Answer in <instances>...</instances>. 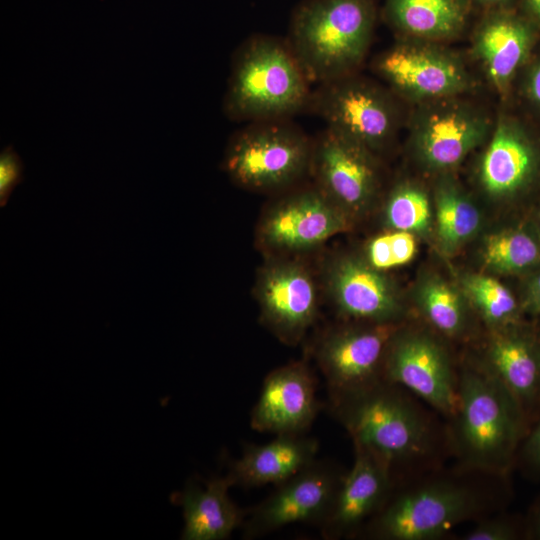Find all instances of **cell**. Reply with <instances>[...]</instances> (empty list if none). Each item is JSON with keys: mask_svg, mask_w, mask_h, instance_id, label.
Here are the masks:
<instances>
[{"mask_svg": "<svg viewBox=\"0 0 540 540\" xmlns=\"http://www.w3.org/2000/svg\"><path fill=\"white\" fill-rule=\"evenodd\" d=\"M323 287L338 313L366 323H394L403 306L390 277L360 254L340 253L324 263Z\"/></svg>", "mask_w": 540, "mask_h": 540, "instance_id": "cell-12", "label": "cell"}, {"mask_svg": "<svg viewBox=\"0 0 540 540\" xmlns=\"http://www.w3.org/2000/svg\"><path fill=\"white\" fill-rule=\"evenodd\" d=\"M522 456L526 464L540 471V420L527 435L522 447Z\"/></svg>", "mask_w": 540, "mask_h": 540, "instance_id": "cell-33", "label": "cell"}, {"mask_svg": "<svg viewBox=\"0 0 540 540\" xmlns=\"http://www.w3.org/2000/svg\"><path fill=\"white\" fill-rule=\"evenodd\" d=\"M254 293L262 322L286 344L299 342L317 317V284L297 257H268Z\"/></svg>", "mask_w": 540, "mask_h": 540, "instance_id": "cell-9", "label": "cell"}, {"mask_svg": "<svg viewBox=\"0 0 540 540\" xmlns=\"http://www.w3.org/2000/svg\"><path fill=\"white\" fill-rule=\"evenodd\" d=\"M416 253L414 234L387 230L370 239L360 254L372 267L386 271L412 260Z\"/></svg>", "mask_w": 540, "mask_h": 540, "instance_id": "cell-30", "label": "cell"}, {"mask_svg": "<svg viewBox=\"0 0 540 540\" xmlns=\"http://www.w3.org/2000/svg\"><path fill=\"white\" fill-rule=\"evenodd\" d=\"M382 372L390 384L402 385L441 413L455 416L458 380L445 349L430 335L397 330L388 344Z\"/></svg>", "mask_w": 540, "mask_h": 540, "instance_id": "cell-10", "label": "cell"}, {"mask_svg": "<svg viewBox=\"0 0 540 540\" xmlns=\"http://www.w3.org/2000/svg\"><path fill=\"white\" fill-rule=\"evenodd\" d=\"M530 41L528 26L512 16H494L483 25L478 48L497 87L506 86L523 61Z\"/></svg>", "mask_w": 540, "mask_h": 540, "instance_id": "cell-23", "label": "cell"}, {"mask_svg": "<svg viewBox=\"0 0 540 540\" xmlns=\"http://www.w3.org/2000/svg\"><path fill=\"white\" fill-rule=\"evenodd\" d=\"M335 411L359 444L390 465L425 452L429 430L414 407L379 382L334 397Z\"/></svg>", "mask_w": 540, "mask_h": 540, "instance_id": "cell-5", "label": "cell"}, {"mask_svg": "<svg viewBox=\"0 0 540 540\" xmlns=\"http://www.w3.org/2000/svg\"><path fill=\"white\" fill-rule=\"evenodd\" d=\"M487 368L516 398L526 416L540 402V347L512 327L495 329Z\"/></svg>", "mask_w": 540, "mask_h": 540, "instance_id": "cell-20", "label": "cell"}, {"mask_svg": "<svg viewBox=\"0 0 540 540\" xmlns=\"http://www.w3.org/2000/svg\"><path fill=\"white\" fill-rule=\"evenodd\" d=\"M355 446V460L343 477L334 504L322 523L324 537L342 536L355 529L383 502L389 487L390 464L371 450Z\"/></svg>", "mask_w": 540, "mask_h": 540, "instance_id": "cell-16", "label": "cell"}, {"mask_svg": "<svg viewBox=\"0 0 540 540\" xmlns=\"http://www.w3.org/2000/svg\"><path fill=\"white\" fill-rule=\"evenodd\" d=\"M529 94L540 105V63L533 69L529 79Z\"/></svg>", "mask_w": 540, "mask_h": 540, "instance_id": "cell-34", "label": "cell"}, {"mask_svg": "<svg viewBox=\"0 0 540 540\" xmlns=\"http://www.w3.org/2000/svg\"><path fill=\"white\" fill-rule=\"evenodd\" d=\"M205 485L202 489L189 482L171 497L183 508V540H223L244 521V513L228 494L234 485L229 475L213 477Z\"/></svg>", "mask_w": 540, "mask_h": 540, "instance_id": "cell-21", "label": "cell"}, {"mask_svg": "<svg viewBox=\"0 0 540 540\" xmlns=\"http://www.w3.org/2000/svg\"><path fill=\"white\" fill-rule=\"evenodd\" d=\"M436 234L440 249L454 254L479 231L481 214L475 204L451 182L435 191Z\"/></svg>", "mask_w": 540, "mask_h": 540, "instance_id": "cell-25", "label": "cell"}, {"mask_svg": "<svg viewBox=\"0 0 540 540\" xmlns=\"http://www.w3.org/2000/svg\"><path fill=\"white\" fill-rule=\"evenodd\" d=\"M311 155L312 140L289 119L257 121L231 137L221 167L241 188L280 192L309 175Z\"/></svg>", "mask_w": 540, "mask_h": 540, "instance_id": "cell-4", "label": "cell"}, {"mask_svg": "<svg viewBox=\"0 0 540 540\" xmlns=\"http://www.w3.org/2000/svg\"><path fill=\"white\" fill-rule=\"evenodd\" d=\"M318 442L300 434H281L269 443L246 447L229 472L234 485L280 484L316 461Z\"/></svg>", "mask_w": 540, "mask_h": 540, "instance_id": "cell-19", "label": "cell"}, {"mask_svg": "<svg viewBox=\"0 0 540 540\" xmlns=\"http://www.w3.org/2000/svg\"><path fill=\"white\" fill-rule=\"evenodd\" d=\"M417 303L425 318L448 336L461 334L466 327V309L460 293L438 276H429L417 289Z\"/></svg>", "mask_w": 540, "mask_h": 540, "instance_id": "cell-26", "label": "cell"}, {"mask_svg": "<svg viewBox=\"0 0 540 540\" xmlns=\"http://www.w3.org/2000/svg\"><path fill=\"white\" fill-rule=\"evenodd\" d=\"M397 331L394 323H367L334 329L316 348V361L333 397L377 383L388 344Z\"/></svg>", "mask_w": 540, "mask_h": 540, "instance_id": "cell-13", "label": "cell"}, {"mask_svg": "<svg viewBox=\"0 0 540 540\" xmlns=\"http://www.w3.org/2000/svg\"><path fill=\"white\" fill-rule=\"evenodd\" d=\"M527 2L532 13L540 21V0H527Z\"/></svg>", "mask_w": 540, "mask_h": 540, "instance_id": "cell-37", "label": "cell"}, {"mask_svg": "<svg viewBox=\"0 0 540 540\" xmlns=\"http://www.w3.org/2000/svg\"><path fill=\"white\" fill-rule=\"evenodd\" d=\"M381 220L388 230L426 235L432 224V211L427 194L412 183L397 184L385 200Z\"/></svg>", "mask_w": 540, "mask_h": 540, "instance_id": "cell-27", "label": "cell"}, {"mask_svg": "<svg viewBox=\"0 0 540 540\" xmlns=\"http://www.w3.org/2000/svg\"><path fill=\"white\" fill-rule=\"evenodd\" d=\"M462 285L468 298L483 319L495 329L514 322L516 301L512 293L498 280L483 274H468Z\"/></svg>", "mask_w": 540, "mask_h": 540, "instance_id": "cell-29", "label": "cell"}, {"mask_svg": "<svg viewBox=\"0 0 540 540\" xmlns=\"http://www.w3.org/2000/svg\"><path fill=\"white\" fill-rule=\"evenodd\" d=\"M24 165L14 148L9 145L0 154V206L4 207L13 190L23 180Z\"/></svg>", "mask_w": 540, "mask_h": 540, "instance_id": "cell-31", "label": "cell"}, {"mask_svg": "<svg viewBox=\"0 0 540 540\" xmlns=\"http://www.w3.org/2000/svg\"><path fill=\"white\" fill-rule=\"evenodd\" d=\"M372 0H305L294 11L286 41L310 83L352 74L368 48Z\"/></svg>", "mask_w": 540, "mask_h": 540, "instance_id": "cell-2", "label": "cell"}, {"mask_svg": "<svg viewBox=\"0 0 540 540\" xmlns=\"http://www.w3.org/2000/svg\"><path fill=\"white\" fill-rule=\"evenodd\" d=\"M485 130L483 120L468 109L452 106L435 110L418 127V156L433 170L455 167L482 141Z\"/></svg>", "mask_w": 540, "mask_h": 540, "instance_id": "cell-18", "label": "cell"}, {"mask_svg": "<svg viewBox=\"0 0 540 540\" xmlns=\"http://www.w3.org/2000/svg\"><path fill=\"white\" fill-rule=\"evenodd\" d=\"M475 495L453 483H435L410 491L388 505L375 521V536L388 540L440 537L477 509Z\"/></svg>", "mask_w": 540, "mask_h": 540, "instance_id": "cell-11", "label": "cell"}, {"mask_svg": "<svg viewBox=\"0 0 540 540\" xmlns=\"http://www.w3.org/2000/svg\"><path fill=\"white\" fill-rule=\"evenodd\" d=\"M531 303L534 310L540 312V274L533 281L531 286Z\"/></svg>", "mask_w": 540, "mask_h": 540, "instance_id": "cell-35", "label": "cell"}, {"mask_svg": "<svg viewBox=\"0 0 540 540\" xmlns=\"http://www.w3.org/2000/svg\"><path fill=\"white\" fill-rule=\"evenodd\" d=\"M531 534L536 539H540V504L533 513L531 522Z\"/></svg>", "mask_w": 540, "mask_h": 540, "instance_id": "cell-36", "label": "cell"}, {"mask_svg": "<svg viewBox=\"0 0 540 540\" xmlns=\"http://www.w3.org/2000/svg\"><path fill=\"white\" fill-rule=\"evenodd\" d=\"M458 385L455 417L461 456L471 467L506 472L525 434V412L487 367L465 370Z\"/></svg>", "mask_w": 540, "mask_h": 540, "instance_id": "cell-3", "label": "cell"}, {"mask_svg": "<svg viewBox=\"0 0 540 540\" xmlns=\"http://www.w3.org/2000/svg\"><path fill=\"white\" fill-rule=\"evenodd\" d=\"M343 477L331 466L313 462L256 506L245 524V535L263 536L289 524L323 521L328 516Z\"/></svg>", "mask_w": 540, "mask_h": 540, "instance_id": "cell-14", "label": "cell"}, {"mask_svg": "<svg viewBox=\"0 0 540 540\" xmlns=\"http://www.w3.org/2000/svg\"><path fill=\"white\" fill-rule=\"evenodd\" d=\"M318 409L311 371L304 363L294 362L266 376L250 424L261 433L300 434L313 422Z\"/></svg>", "mask_w": 540, "mask_h": 540, "instance_id": "cell-15", "label": "cell"}, {"mask_svg": "<svg viewBox=\"0 0 540 540\" xmlns=\"http://www.w3.org/2000/svg\"><path fill=\"white\" fill-rule=\"evenodd\" d=\"M518 528L510 520L492 519L481 522L467 532L464 540H513L518 537Z\"/></svg>", "mask_w": 540, "mask_h": 540, "instance_id": "cell-32", "label": "cell"}, {"mask_svg": "<svg viewBox=\"0 0 540 540\" xmlns=\"http://www.w3.org/2000/svg\"><path fill=\"white\" fill-rule=\"evenodd\" d=\"M385 12L399 30L429 38L455 33L465 18L462 0H386Z\"/></svg>", "mask_w": 540, "mask_h": 540, "instance_id": "cell-24", "label": "cell"}, {"mask_svg": "<svg viewBox=\"0 0 540 540\" xmlns=\"http://www.w3.org/2000/svg\"><path fill=\"white\" fill-rule=\"evenodd\" d=\"M377 72L395 88L425 97L455 93L465 84L461 68L440 53L399 45L380 55Z\"/></svg>", "mask_w": 540, "mask_h": 540, "instance_id": "cell-17", "label": "cell"}, {"mask_svg": "<svg viewBox=\"0 0 540 540\" xmlns=\"http://www.w3.org/2000/svg\"><path fill=\"white\" fill-rule=\"evenodd\" d=\"M310 84L287 42L256 35L235 53L223 108L249 123L290 119L308 107Z\"/></svg>", "mask_w": 540, "mask_h": 540, "instance_id": "cell-1", "label": "cell"}, {"mask_svg": "<svg viewBox=\"0 0 540 540\" xmlns=\"http://www.w3.org/2000/svg\"><path fill=\"white\" fill-rule=\"evenodd\" d=\"M480 1H482L483 3H486V4H496V3L503 2L505 0H480Z\"/></svg>", "mask_w": 540, "mask_h": 540, "instance_id": "cell-38", "label": "cell"}, {"mask_svg": "<svg viewBox=\"0 0 540 540\" xmlns=\"http://www.w3.org/2000/svg\"><path fill=\"white\" fill-rule=\"evenodd\" d=\"M482 258L484 264L495 272H519L540 260V248L524 231L502 230L486 237Z\"/></svg>", "mask_w": 540, "mask_h": 540, "instance_id": "cell-28", "label": "cell"}, {"mask_svg": "<svg viewBox=\"0 0 540 540\" xmlns=\"http://www.w3.org/2000/svg\"><path fill=\"white\" fill-rule=\"evenodd\" d=\"M535 167V154L525 136L514 126L501 123L483 156L481 183L493 197L509 196L522 188Z\"/></svg>", "mask_w": 540, "mask_h": 540, "instance_id": "cell-22", "label": "cell"}, {"mask_svg": "<svg viewBox=\"0 0 540 540\" xmlns=\"http://www.w3.org/2000/svg\"><path fill=\"white\" fill-rule=\"evenodd\" d=\"M308 109L371 152L381 150L396 128L390 97L374 84L352 74L317 85Z\"/></svg>", "mask_w": 540, "mask_h": 540, "instance_id": "cell-8", "label": "cell"}, {"mask_svg": "<svg viewBox=\"0 0 540 540\" xmlns=\"http://www.w3.org/2000/svg\"><path fill=\"white\" fill-rule=\"evenodd\" d=\"M352 222L313 184L288 191L263 211L256 240L268 257H296L347 231Z\"/></svg>", "mask_w": 540, "mask_h": 540, "instance_id": "cell-6", "label": "cell"}, {"mask_svg": "<svg viewBox=\"0 0 540 540\" xmlns=\"http://www.w3.org/2000/svg\"><path fill=\"white\" fill-rule=\"evenodd\" d=\"M313 185L352 223L372 208L379 191L373 152L330 127L312 140Z\"/></svg>", "mask_w": 540, "mask_h": 540, "instance_id": "cell-7", "label": "cell"}]
</instances>
